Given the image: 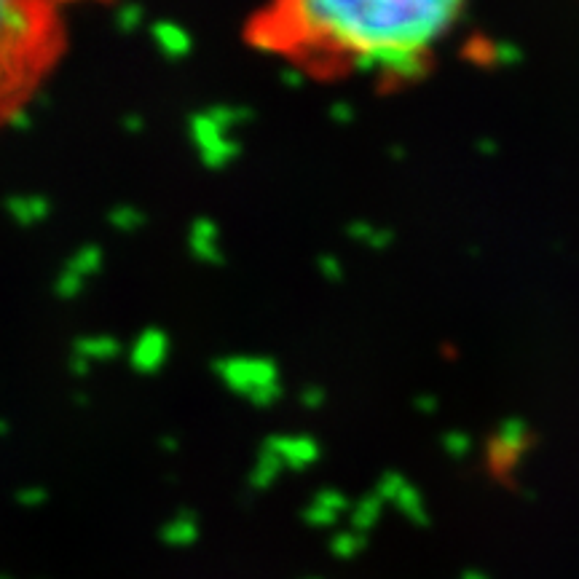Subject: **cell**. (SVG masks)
Returning <instances> with one entry per match:
<instances>
[{
    "label": "cell",
    "instance_id": "cell-1",
    "mask_svg": "<svg viewBox=\"0 0 579 579\" xmlns=\"http://www.w3.org/2000/svg\"><path fill=\"white\" fill-rule=\"evenodd\" d=\"M464 0H274L250 41L319 78H413Z\"/></svg>",
    "mask_w": 579,
    "mask_h": 579
},
{
    "label": "cell",
    "instance_id": "cell-2",
    "mask_svg": "<svg viewBox=\"0 0 579 579\" xmlns=\"http://www.w3.org/2000/svg\"><path fill=\"white\" fill-rule=\"evenodd\" d=\"M49 0H0V126L25 108L62 54Z\"/></svg>",
    "mask_w": 579,
    "mask_h": 579
}]
</instances>
